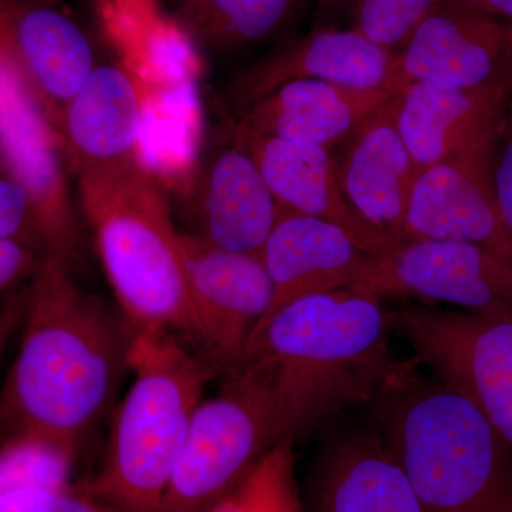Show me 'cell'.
Here are the masks:
<instances>
[{
	"label": "cell",
	"instance_id": "obj_1",
	"mask_svg": "<svg viewBox=\"0 0 512 512\" xmlns=\"http://www.w3.org/2000/svg\"><path fill=\"white\" fill-rule=\"evenodd\" d=\"M22 339L2 393L0 441L33 437L79 454L130 372L134 329L47 255L23 305Z\"/></svg>",
	"mask_w": 512,
	"mask_h": 512
},
{
	"label": "cell",
	"instance_id": "obj_2",
	"mask_svg": "<svg viewBox=\"0 0 512 512\" xmlns=\"http://www.w3.org/2000/svg\"><path fill=\"white\" fill-rule=\"evenodd\" d=\"M393 312L365 286L306 296L269 313L237 359V372L264 387L281 440L296 441L419 366L390 348Z\"/></svg>",
	"mask_w": 512,
	"mask_h": 512
},
{
	"label": "cell",
	"instance_id": "obj_3",
	"mask_svg": "<svg viewBox=\"0 0 512 512\" xmlns=\"http://www.w3.org/2000/svg\"><path fill=\"white\" fill-rule=\"evenodd\" d=\"M375 404L380 434L427 512H512L511 447L463 394L416 366Z\"/></svg>",
	"mask_w": 512,
	"mask_h": 512
},
{
	"label": "cell",
	"instance_id": "obj_4",
	"mask_svg": "<svg viewBox=\"0 0 512 512\" xmlns=\"http://www.w3.org/2000/svg\"><path fill=\"white\" fill-rule=\"evenodd\" d=\"M133 382L114 414L97 473L77 490L131 512H160L205 387L218 370L180 336L134 330Z\"/></svg>",
	"mask_w": 512,
	"mask_h": 512
},
{
	"label": "cell",
	"instance_id": "obj_5",
	"mask_svg": "<svg viewBox=\"0 0 512 512\" xmlns=\"http://www.w3.org/2000/svg\"><path fill=\"white\" fill-rule=\"evenodd\" d=\"M79 198L121 315L192 346L180 231L160 185L134 160L80 168Z\"/></svg>",
	"mask_w": 512,
	"mask_h": 512
},
{
	"label": "cell",
	"instance_id": "obj_6",
	"mask_svg": "<svg viewBox=\"0 0 512 512\" xmlns=\"http://www.w3.org/2000/svg\"><path fill=\"white\" fill-rule=\"evenodd\" d=\"M222 376L220 392L195 410L160 512H205L282 441L264 387L242 373Z\"/></svg>",
	"mask_w": 512,
	"mask_h": 512
},
{
	"label": "cell",
	"instance_id": "obj_7",
	"mask_svg": "<svg viewBox=\"0 0 512 512\" xmlns=\"http://www.w3.org/2000/svg\"><path fill=\"white\" fill-rule=\"evenodd\" d=\"M393 319L419 365L470 400L512 448V309L464 313L407 305Z\"/></svg>",
	"mask_w": 512,
	"mask_h": 512
},
{
	"label": "cell",
	"instance_id": "obj_8",
	"mask_svg": "<svg viewBox=\"0 0 512 512\" xmlns=\"http://www.w3.org/2000/svg\"><path fill=\"white\" fill-rule=\"evenodd\" d=\"M192 346L218 373L271 311L274 285L261 256L227 251L180 231Z\"/></svg>",
	"mask_w": 512,
	"mask_h": 512
},
{
	"label": "cell",
	"instance_id": "obj_9",
	"mask_svg": "<svg viewBox=\"0 0 512 512\" xmlns=\"http://www.w3.org/2000/svg\"><path fill=\"white\" fill-rule=\"evenodd\" d=\"M365 288L473 312L512 309V259L468 242L399 239L373 252Z\"/></svg>",
	"mask_w": 512,
	"mask_h": 512
},
{
	"label": "cell",
	"instance_id": "obj_10",
	"mask_svg": "<svg viewBox=\"0 0 512 512\" xmlns=\"http://www.w3.org/2000/svg\"><path fill=\"white\" fill-rule=\"evenodd\" d=\"M402 87L512 90V22L443 0L397 52Z\"/></svg>",
	"mask_w": 512,
	"mask_h": 512
},
{
	"label": "cell",
	"instance_id": "obj_11",
	"mask_svg": "<svg viewBox=\"0 0 512 512\" xmlns=\"http://www.w3.org/2000/svg\"><path fill=\"white\" fill-rule=\"evenodd\" d=\"M0 148L20 184L49 254L67 261L79 247V222L67 195L55 144L13 64L0 55Z\"/></svg>",
	"mask_w": 512,
	"mask_h": 512
},
{
	"label": "cell",
	"instance_id": "obj_12",
	"mask_svg": "<svg viewBox=\"0 0 512 512\" xmlns=\"http://www.w3.org/2000/svg\"><path fill=\"white\" fill-rule=\"evenodd\" d=\"M511 92L404 84L393 97L394 116L419 171L490 160L495 128Z\"/></svg>",
	"mask_w": 512,
	"mask_h": 512
},
{
	"label": "cell",
	"instance_id": "obj_13",
	"mask_svg": "<svg viewBox=\"0 0 512 512\" xmlns=\"http://www.w3.org/2000/svg\"><path fill=\"white\" fill-rule=\"evenodd\" d=\"M372 254L339 225L282 207L259 254L274 285L268 315L306 296L365 286Z\"/></svg>",
	"mask_w": 512,
	"mask_h": 512
},
{
	"label": "cell",
	"instance_id": "obj_14",
	"mask_svg": "<svg viewBox=\"0 0 512 512\" xmlns=\"http://www.w3.org/2000/svg\"><path fill=\"white\" fill-rule=\"evenodd\" d=\"M302 79L370 92L397 93L402 89L397 52L376 45L355 28L326 26L289 43L242 74L237 96L252 106L282 84Z\"/></svg>",
	"mask_w": 512,
	"mask_h": 512
},
{
	"label": "cell",
	"instance_id": "obj_15",
	"mask_svg": "<svg viewBox=\"0 0 512 512\" xmlns=\"http://www.w3.org/2000/svg\"><path fill=\"white\" fill-rule=\"evenodd\" d=\"M403 239L468 242L512 259V241L491 184L490 160L420 170Z\"/></svg>",
	"mask_w": 512,
	"mask_h": 512
},
{
	"label": "cell",
	"instance_id": "obj_16",
	"mask_svg": "<svg viewBox=\"0 0 512 512\" xmlns=\"http://www.w3.org/2000/svg\"><path fill=\"white\" fill-rule=\"evenodd\" d=\"M342 146L335 157L336 175L346 200L370 227L403 239L419 168L400 136L393 99L363 121Z\"/></svg>",
	"mask_w": 512,
	"mask_h": 512
},
{
	"label": "cell",
	"instance_id": "obj_17",
	"mask_svg": "<svg viewBox=\"0 0 512 512\" xmlns=\"http://www.w3.org/2000/svg\"><path fill=\"white\" fill-rule=\"evenodd\" d=\"M238 141L254 157L282 207L339 225L370 252L399 241L370 227L353 210L340 188L329 148L241 131Z\"/></svg>",
	"mask_w": 512,
	"mask_h": 512
},
{
	"label": "cell",
	"instance_id": "obj_18",
	"mask_svg": "<svg viewBox=\"0 0 512 512\" xmlns=\"http://www.w3.org/2000/svg\"><path fill=\"white\" fill-rule=\"evenodd\" d=\"M394 94L352 89L323 80H293L249 106L238 131L332 150L345 143Z\"/></svg>",
	"mask_w": 512,
	"mask_h": 512
},
{
	"label": "cell",
	"instance_id": "obj_19",
	"mask_svg": "<svg viewBox=\"0 0 512 512\" xmlns=\"http://www.w3.org/2000/svg\"><path fill=\"white\" fill-rule=\"evenodd\" d=\"M281 211L254 157L238 141L211 161L188 234L227 251L259 255Z\"/></svg>",
	"mask_w": 512,
	"mask_h": 512
},
{
	"label": "cell",
	"instance_id": "obj_20",
	"mask_svg": "<svg viewBox=\"0 0 512 512\" xmlns=\"http://www.w3.org/2000/svg\"><path fill=\"white\" fill-rule=\"evenodd\" d=\"M315 512H427L380 431L333 444L320 461Z\"/></svg>",
	"mask_w": 512,
	"mask_h": 512
},
{
	"label": "cell",
	"instance_id": "obj_21",
	"mask_svg": "<svg viewBox=\"0 0 512 512\" xmlns=\"http://www.w3.org/2000/svg\"><path fill=\"white\" fill-rule=\"evenodd\" d=\"M104 32L141 92L200 82L201 59L190 33L157 0H100Z\"/></svg>",
	"mask_w": 512,
	"mask_h": 512
},
{
	"label": "cell",
	"instance_id": "obj_22",
	"mask_svg": "<svg viewBox=\"0 0 512 512\" xmlns=\"http://www.w3.org/2000/svg\"><path fill=\"white\" fill-rule=\"evenodd\" d=\"M141 114L133 77L123 67H96L66 107L67 138L80 168L134 160Z\"/></svg>",
	"mask_w": 512,
	"mask_h": 512
},
{
	"label": "cell",
	"instance_id": "obj_23",
	"mask_svg": "<svg viewBox=\"0 0 512 512\" xmlns=\"http://www.w3.org/2000/svg\"><path fill=\"white\" fill-rule=\"evenodd\" d=\"M200 82L141 92L143 114L134 161L158 185L190 190L204 136Z\"/></svg>",
	"mask_w": 512,
	"mask_h": 512
},
{
	"label": "cell",
	"instance_id": "obj_24",
	"mask_svg": "<svg viewBox=\"0 0 512 512\" xmlns=\"http://www.w3.org/2000/svg\"><path fill=\"white\" fill-rule=\"evenodd\" d=\"M13 40L29 73L53 100L69 103L96 69L89 39L59 10H25L16 18Z\"/></svg>",
	"mask_w": 512,
	"mask_h": 512
},
{
	"label": "cell",
	"instance_id": "obj_25",
	"mask_svg": "<svg viewBox=\"0 0 512 512\" xmlns=\"http://www.w3.org/2000/svg\"><path fill=\"white\" fill-rule=\"evenodd\" d=\"M303 0H187L185 16L202 42L217 49L261 42L282 28Z\"/></svg>",
	"mask_w": 512,
	"mask_h": 512
},
{
	"label": "cell",
	"instance_id": "obj_26",
	"mask_svg": "<svg viewBox=\"0 0 512 512\" xmlns=\"http://www.w3.org/2000/svg\"><path fill=\"white\" fill-rule=\"evenodd\" d=\"M295 441L282 440L205 512H303L295 473Z\"/></svg>",
	"mask_w": 512,
	"mask_h": 512
},
{
	"label": "cell",
	"instance_id": "obj_27",
	"mask_svg": "<svg viewBox=\"0 0 512 512\" xmlns=\"http://www.w3.org/2000/svg\"><path fill=\"white\" fill-rule=\"evenodd\" d=\"M79 454L33 437L0 441V494L28 487H69Z\"/></svg>",
	"mask_w": 512,
	"mask_h": 512
},
{
	"label": "cell",
	"instance_id": "obj_28",
	"mask_svg": "<svg viewBox=\"0 0 512 512\" xmlns=\"http://www.w3.org/2000/svg\"><path fill=\"white\" fill-rule=\"evenodd\" d=\"M443 0H353L352 28L376 45L399 52Z\"/></svg>",
	"mask_w": 512,
	"mask_h": 512
},
{
	"label": "cell",
	"instance_id": "obj_29",
	"mask_svg": "<svg viewBox=\"0 0 512 512\" xmlns=\"http://www.w3.org/2000/svg\"><path fill=\"white\" fill-rule=\"evenodd\" d=\"M0 512H131L72 487H28L0 494Z\"/></svg>",
	"mask_w": 512,
	"mask_h": 512
},
{
	"label": "cell",
	"instance_id": "obj_30",
	"mask_svg": "<svg viewBox=\"0 0 512 512\" xmlns=\"http://www.w3.org/2000/svg\"><path fill=\"white\" fill-rule=\"evenodd\" d=\"M490 175L498 210L512 241V92L495 128Z\"/></svg>",
	"mask_w": 512,
	"mask_h": 512
},
{
	"label": "cell",
	"instance_id": "obj_31",
	"mask_svg": "<svg viewBox=\"0 0 512 512\" xmlns=\"http://www.w3.org/2000/svg\"><path fill=\"white\" fill-rule=\"evenodd\" d=\"M30 211L32 204L25 187L19 181L0 180V241L19 239Z\"/></svg>",
	"mask_w": 512,
	"mask_h": 512
},
{
	"label": "cell",
	"instance_id": "obj_32",
	"mask_svg": "<svg viewBox=\"0 0 512 512\" xmlns=\"http://www.w3.org/2000/svg\"><path fill=\"white\" fill-rule=\"evenodd\" d=\"M35 256L19 239H2L0 241V296L18 284L29 272H36Z\"/></svg>",
	"mask_w": 512,
	"mask_h": 512
},
{
	"label": "cell",
	"instance_id": "obj_33",
	"mask_svg": "<svg viewBox=\"0 0 512 512\" xmlns=\"http://www.w3.org/2000/svg\"><path fill=\"white\" fill-rule=\"evenodd\" d=\"M458 8L512 22V0H448Z\"/></svg>",
	"mask_w": 512,
	"mask_h": 512
},
{
	"label": "cell",
	"instance_id": "obj_34",
	"mask_svg": "<svg viewBox=\"0 0 512 512\" xmlns=\"http://www.w3.org/2000/svg\"><path fill=\"white\" fill-rule=\"evenodd\" d=\"M353 0H318V18L322 20L319 28L329 26V20L335 18L343 10L350 9Z\"/></svg>",
	"mask_w": 512,
	"mask_h": 512
}]
</instances>
